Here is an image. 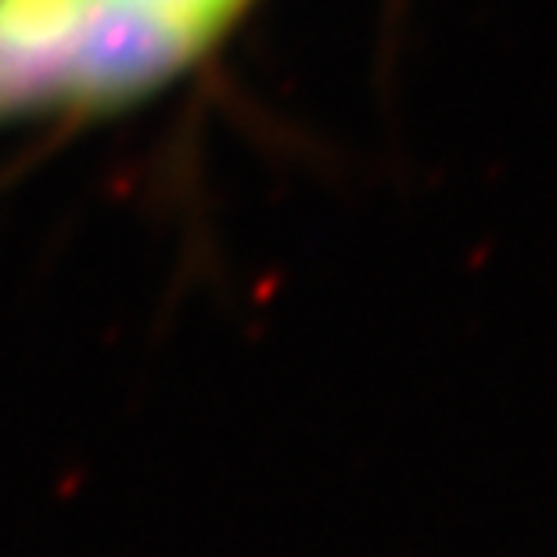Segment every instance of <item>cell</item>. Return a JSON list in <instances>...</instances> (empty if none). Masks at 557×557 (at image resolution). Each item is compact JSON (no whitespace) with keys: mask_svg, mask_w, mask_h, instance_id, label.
Listing matches in <instances>:
<instances>
[{"mask_svg":"<svg viewBox=\"0 0 557 557\" xmlns=\"http://www.w3.org/2000/svg\"><path fill=\"white\" fill-rule=\"evenodd\" d=\"M201 51L145 0H0V126L134 104Z\"/></svg>","mask_w":557,"mask_h":557,"instance_id":"cell-1","label":"cell"},{"mask_svg":"<svg viewBox=\"0 0 557 557\" xmlns=\"http://www.w3.org/2000/svg\"><path fill=\"white\" fill-rule=\"evenodd\" d=\"M145 4L162 11L165 18H173L176 26L209 47L248 8V0H145Z\"/></svg>","mask_w":557,"mask_h":557,"instance_id":"cell-2","label":"cell"}]
</instances>
